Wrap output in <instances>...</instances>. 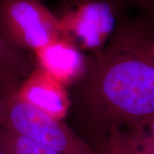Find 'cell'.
Here are the masks:
<instances>
[{
    "label": "cell",
    "mask_w": 154,
    "mask_h": 154,
    "mask_svg": "<svg viewBox=\"0 0 154 154\" xmlns=\"http://www.w3.org/2000/svg\"><path fill=\"white\" fill-rule=\"evenodd\" d=\"M0 29L11 42L33 51L62 37L59 19L38 0H0Z\"/></svg>",
    "instance_id": "2"
},
{
    "label": "cell",
    "mask_w": 154,
    "mask_h": 154,
    "mask_svg": "<svg viewBox=\"0 0 154 154\" xmlns=\"http://www.w3.org/2000/svg\"><path fill=\"white\" fill-rule=\"evenodd\" d=\"M39 69L63 86L77 81L86 69L79 48L60 37L35 51Z\"/></svg>",
    "instance_id": "6"
},
{
    "label": "cell",
    "mask_w": 154,
    "mask_h": 154,
    "mask_svg": "<svg viewBox=\"0 0 154 154\" xmlns=\"http://www.w3.org/2000/svg\"><path fill=\"white\" fill-rule=\"evenodd\" d=\"M0 116H1V108H0ZM0 118H1V116H0Z\"/></svg>",
    "instance_id": "11"
},
{
    "label": "cell",
    "mask_w": 154,
    "mask_h": 154,
    "mask_svg": "<svg viewBox=\"0 0 154 154\" xmlns=\"http://www.w3.org/2000/svg\"><path fill=\"white\" fill-rule=\"evenodd\" d=\"M59 21L62 37L84 49L100 47L114 27L113 13L104 2L84 4L67 13Z\"/></svg>",
    "instance_id": "4"
},
{
    "label": "cell",
    "mask_w": 154,
    "mask_h": 154,
    "mask_svg": "<svg viewBox=\"0 0 154 154\" xmlns=\"http://www.w3.org/2000/svg\"><path fill=\"white\" fill-rule=\"evenodd\" d=\"M100 154H136L125 134L117 129H111L106 138Z\"/></svg>",
    "instance_id": "8"
},
{
    "label": "cell",
    "mask_w": 154,
    "mask_h": 154,
    "mask_svg": "<svg viewBox=\"0 0 154 154\" xmlns=\"http://www.w3.org/2000/svg\"><path fill=\"white\" fill-rule=\"evenodd\" d=\"M6 128L59 154H93L91 149L61 120L15 97L8 106Z\"/></svg>",
    "instance_id": "3"
},
{
    "label": "cell",
    "mask_w": 154,
    "mask_h": 154,
    "mask_svg": "<svg viewBox=\"0 0 154 154\" xmlns=\"http://www.w3.org/2000/svg\"><path fill=\"white\" fill-rule=\"evenodd\" d=\"M16 97L39 111L61 121L66 116L70 105L64 86L39 68L34 70L22 84Z\"/></svg>",
    "instance_id": "5"
},
{
    "label": "cell",
    "mask_w": 154,
    "mask_h": 154,
    "mask_svg": "<svg viewBox=\"0 0 154 154\" xmlns=\"http://www.w3.org/2000/svg\"><path fill=\"white\" fill-rule=\"evenodd\" d=\"M0 149L5 154H59L6 128H0Z\"/></svg>",
    "instance_id": "7"
},
{
    "label": "cell",
    "mask_w": 154,
    "mask_h": 154,
    "mask_svg": "<svg viewBox=\"0 0 154 154\" xmlns=\"http://www.w3.org/2000/svg\"><path fill=\"white\" fill-rule=\"evenodd\" d=\"M14 54L15 53L9 46L7 40H5L0 37V63L5 65L14 64V63L16 62Z\"/></svg>",
    "instance_id": "9"
},
{
    "label": "cell",
    "mask_w": 154,
    "mask_h": 154,
    "mask_svg": "<svg viewBox=\"0 0 154 154\" xmlns=\"http://www.w3.org/2000/svg\"><path fill=\"white\" fill-rule=\"evenodd\" d=\"M0 154H5V152H4L1 149H0Z\"/></svg>",
    "instance_id": "10"
},
{
    "label": "cell",
    "mask_w": 154,
    "mask_h": 154,
    "mask_svg": "<svg viewBox=\"0 0 154 154\" xmlns=\"http://www.w3.org/2000/svg\"><path fill=\"white\" fill-rule=\"evenodd\" d=\"M89 98L110 123L135 126L154 116V58L136 49L109 56L95 70Z\"/></svg>",
    "instance_id": "1"
}]
</instances>
